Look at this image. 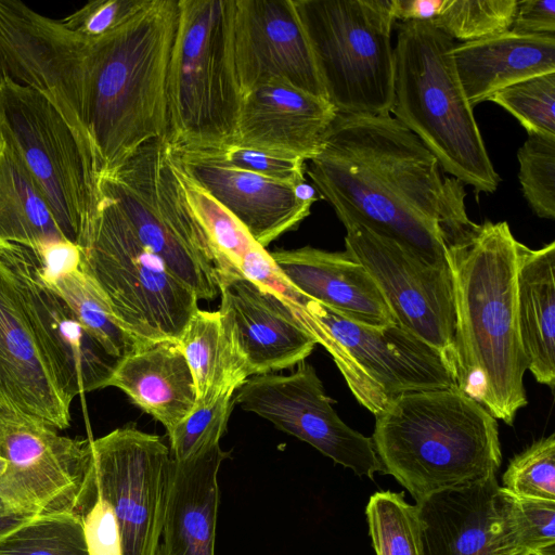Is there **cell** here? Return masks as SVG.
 Listing matches in <instances>:
<instances>
[{
    "label": "cell",
    "mask_w": 555,
    "mask_h": 555,
    "mask_svg": "<svg viewBox=\"0 0 555 555\" xmlns=\"http://www.w3.org/2000/svg\"><path fill=\"white\" fill-rule=\"evenodd\" d=\"M307 173L338 219L349 218L449 267L447 248L477 225L464 184L447 177L435 155L391 115L336 114Z\"/></svg>",
    "instance_id": "cell-1"
},
{
    "label": "cell",
    "mask_w": 555,
    "mask_h": 555,
    "mask_svg": "<svg viewBox=\"0 0 555 555\" xmlns=\"http://www.w3.org/2000/svg\"><path fill=\"white\" fill-rule=\"evenodd\" d=\"M519 245L506 221L487 220L447 248L456 385L507 425L527 404L528 360L517 322Z\"/></svg>",
    "instance_id": "cell-2"
},
{
    "label": "cell",
    "mask_w": 555,
    "mask_h": 555,
    "mask_svg": "<svg viewBox=\"0 0 555 555\" xmlns=\"http://www.w3.org/2000/svg\"><path fill=\"white\" fill-rule=\"evenodd\" d=\"M372 436L383 474L416 503L496 475L498 421L457 386L403 393L375 416Z\"/></svg>",
    "instance_id": "cell-3"
},
{
    "label": "cell",
    "mask_w": 555,
    "mask_h": 555,
    "mask_svg": "<svg viewBox=\"0 0 555 555\" xmlns=\"http://www.w3.org/2000/svg\"><path fill=\"white\" fill-rule=\"evenodd\" d=\"M178 17L179 0H147L121 27L99 38L100 80L82 127L99 179L143 144L165 139Z\"/></svg>",
    "instance_id": "cell-4"
},
{
    "label": "cell",
    "mask_w": 555,
    "mask_h": 555,
    "mask_svg": "<svg viewBox=\"0 0 555 555\" xmlns=\"http://www.w3.org/2000/svg\"><path fill=\"white\" fill-rule=\"evenodd\" d=\"M454 40L431 22H400L393 47V118L414 133L442 171L477 193L500 183L459 80Z\"/></svg>",
    "instance_id": "cell-5"
},
{
    "label": "cell",
    "mask_w": 555,
    "mask_h": 555,
    "mask_svg": "<svg viewBox=\"0 0 555 555\" xmlns=\"http://www.w3.org/2000/svg\"><path fill=\"white\" fill-rule=\"evenodd\" d=\"M235 0H179L167 76V131L175 152L233 143L243 94L233 53Z\"/></svg>",
    "instance_id": "cell-6"
},
{
    "label": "cell",
    "mask_w": 555,
    "mask_h": 555,
    "mask_svg": "<svg viewBox=\"0 0 555 555\" xmlns=\"http://www.w3.org/2000/svg\"><path fill=\"white\" fill-rule=\"evenodd\" d=\"M78 246L81 270L138 344L179 339L198 299L140 241L113 198L100 193L96 215Z\"/></svg>",
    "instance_id": "cell-7"
},
{
    "label": "cell",
    "mask_w": 555,
    "mask_h": 555,
    "mask_svg": "<svg viewBox=\"0 0 555 555\" xmlns=\"http://www.w3.org/2000/svg\"><path fill=\"white\" fill-rule=\"evenodd\" d=\"M327 101L337 114L390 115L392 0H294Z\"/></svg>",
    "instance_id": "cell-8"
},
{
    "label": "cell",
    "mask_w": 555,
    "mask_h": 555,
    "mask_svg": "<svg viewBox=\"0 0 555 555\" xmlns=\"http://www.w3.org/2000/svg\"><path fill=\"white\" fill-rule=\"evenodd\" d=\"M99 192L119 205L140 241L197 299L218 296L220 262L181 198L163 139L143 144L100 177Z\"/></svg>",
    "instance_id": "cell-9"
},
{
    "label": "cell",
    "mask_w": 555,
    "mask_h": 555,
    "mask_svg": "<svg viewBox=\"0 0 555 555\" xmlns=\"http://www.w3.org/2000/svg\"><path fill=\"white\" fill-rule=\"evenodd\" d=\"M0 135L12 146L64 237L76 245L100 202L93 158L56 107L37 90L0 80Z\"/></svg>",
    "instance_id": "cell-10"
},
{
    "label": "cell",
    "mask_w": 555,
    "mask_h": 555,
    "mask_svg": "<svg viewBox=\"0 0 555 555\" xmlns=\"http://www.w3.org/2000/svg\"><path fill=\"white\" fill-rule=\"evenodd\" d=\"M295 313L374 416L403 393L457 386L443 356L398 323H359L305 295Z\"/></svg>",
    "instance_id": "cell-11"
},
{
    "label": "cell",
    "mask_w": 555,
    "mask_h": 555,
    "mask_svg": "<svg viewBox=\"0 0 555 555\" xmlns=\"http://www.w3.org/2000/svg\"><path fill=\"white\" fill-rule=\"evenodd\" d=\"M72 400L33 314L14 244L0 245V417L60 430Z\"/></svg>",
    "instance_id": "cell-12"
},
{
    "label": "cell",
    "mask_w": 555,
    "mask_h": 555,
    "mask_svg": "<svg viewBox=\"0 0 555 555\" xmlns=\"http://www.w3.org/2000/svg\"><path fill=\"white\" fill-rule=\"evenodd\" d=\"M96 492L112 506L122 555H157L172 457L160 437L134 426L90 441Z\"/></svg>",
    "instance_id": "cell-13"
},
{
    "label": "cell",
    "mask_w": 555,
    "mask_h": 555,
    "mask_svg": "<svg viewBox=\"0 0 555 555\" xmlns=\"http://www.w3.org/2000/svg\"><path fill=\"white\" fill-rule=\"evenodd\" d=\"M346 251L374 280L396 322L438 350L455 377V308L449 267L431 266L362 223L339 219Z\"/></svg>",
    "instance_id": "cell-14"
},
{
    "label": "cell",
    "mask_w": 555,
    "mask_h": 555,
    "mask_svg": "<svg viewBox=\"0 0 555 555\" xmlns=\"http://www.w3.org/2000/svg\"><path fill=\"white\" fill-rule=\"evenodd\" d=\"M90 441L0 417V455L7 462L0 477L3 498L29 514H81L95 491Z\"/></svg>",
    "instance_id": "cell-15"
},
{
    "label": "cell",
    "mask_w": 555,
    "mask_h": 555,
    "mask_svg": "<svg viewBox=\"0 0 555 555\" xmlns=\"http://www.w3.org/2000/svg\"><path fill=\"white\" fill-rule=\"evenodd\" d=\"M234 393V403L243 410L311 444L357 476L373 479L374 474H383L372 439L338 416L311 364L304 361L288 375L250 376Z\"/></svg>",
    "instance_id": "cell-16"
},
{
    "label": "cell",
    "mask_w": 555,
    "mask_h": 555,
    "mask_svg": "<svg viewBox=\"0 0 555 555\" xmlns=\"http://www.w3.org/2000/svg\"><path fill=\"white\" fill-rule=\"evenodd\" d=\"M233 53L243 95L282 80L326 99L294 0H235Z\"/></svg>",
    "instance_id": "cell-17"
},
{
    "label": "cell",
    "mask_w": 555,
    "mask_h": 555,
    "mask_svg": "<svg viewBox=\"0 0 555 555\" xmlns=\"http://www.w3.org/2000/svg\"><path fill=\"white\" fill-rule=\"evenodd\" d=\"M219 294L224 333L248 377L293 367L313 351L317 341L274 292L231 273L219 278Z\"/></svg>",
    "instance_id": "cell-18"
},
{
    "label": "cell",
    "mask_w": 555,
    "mask_h": 555,
    "mask_svg": "<svg viewBox=\"0 0 555 555\" xmlns=\"http://www.w3.org/2000/svg\"><path fill=\"white\" fill-rule=\"evenodd\" d=\"M336 114L326 99L270 80L243 95L233 144L308 162Z\"/></svg>",
    "instance_id": "cell-19"
},
{
    "label": "cell",
    "mask_w": 555,
    "mask_h": 555,
    "mask_svg": "<svg viewBox=\"0 0 555 555\" xmlns=\"http://www.w3.org/2000/svg\"><path fill=\"white\" fill-rule=\"evenodd\" d=\"M14 249L33 314L66 395L73 401L77 395L107 387L119 359L102 347L44 283L34 251L17 244Z\"/></svg>",
    "instance_id": "cell-20"
},
{
    "label": "cell",
    "mask_w": 555,
    "mask_h": 555,
    "mask_svg": "<svg viewBox=\"0 0 555 555\" xmlns=\"http://www.w3.org/2000/svg\"><path fill=\"white\" fill-rule=\"evenodd\" d=\"M172 153L181 168L264 248L310 215L313 202L298 195V185L228 167L190 152Z\"/></svg>",
    "instance_id": "cell-21"
},
{
    "label": "cell",
    "mask_w": 555,
    "mask_h": 555,
    "mask_svg": "<svg viewBox=\"0 0 555 555\" xmlns=\"http://www.w3.org/2000/svg\"><path fill=\"white\" fill-rule=\"evenodd\" d=\"M286 280L305 296L359 323H397L365 268L345 251L311 246L270 253Z\"/></svg>",
    "instance_id": "cell-22"
},
{
    "label": "cell",
    "mask_w": 555,
    "mask_h": 555,
    "mask_svg": "<svg viewBox=\"0 0 555 555\" xmlns=\"http://www.w3.org/2000/svg\"><path fill=\"white\" fill-rule=\"evenodd\" d=\"M227 456L218 443L184 461L172 460L157 555H215L218 473Z\"/></svg>",
    "instance_id": "cell-23"
},
{
    "label": "cell",
    "mask_w": 555,
    "mask_h": 555,
    "mask_svg": "<svg viewBox=\"0 0 555 555\" xmlns=\"http://www.w3.org/2000/svg\"><path fill=\"white\" fill-rule=\"evenodd\" d=\"M496 476L444 490L416 503L422 555H506L498 539Z\"/></svg>",
    "instance_id": "cell-24"
},
{
    "label": "cell",
    "mask_w": 555,
    "mask_h": 555,
    "mask_svg": "<svg viewBox=\"0 0 555 555\" xmlns=\"http://www.w3.org/2000/svg\"><path fill=\"white\" fill-rule=\"evenodd\" d=\"M108 386L124 391L167 434L196 408L193 376L176 339L138 344L118 360Z\"/></svg>",
    "instance_id": "cell-25"
},
{
    "label": "cell",
    "mask_w": 555,
    "mask_h": 555,
    "mask_svg": "<svg viewBox=\"0 0 555 555\" xmlns=\"http://www.w3.org/2000/svg\"><path fill=\"white\" fill-rule=\"evenodd\" d=\"M452 57L466 99L474 107L511 85L555 72V35L508 30L454 44Z\"/></svg>",
    "instance_id": "cell-26"
},
{
    "label": "cell",
    "mask_w": 555,
    "mask_h": 555,
    "mask_svg": "<svg viewBox=\"0 0 555 555\" xmlns=\"http://www.w3.org/2000/svg\"><path fill=\"white\" fill-rule=\"evenodd\" d=\"M517 322L528 369L540 384L555 385V242L539 249L519 245Z\"/></svg>",
    "instance_id": "cell-27"
},
{
    "label": "cell",
    "mask_w": 555,
    "mask_h": 555,
    "mask_svg": "<svg viewBox=\"0 0 555 555\" xmlns=\"http://www.w3.org/2000/svg\"><path fill=\"white\" fill-rule=\"evenodd\" d=\"M68 242L48 204L12 146L0 135V245L38 251Z\"/></svg>",
    "instance_id": "cell-28"
},
{
    "label": "cell",
    "mask_w": 555,
    "mask_h": 555,
    "mask_svg": "<svg viewBox=\"0 0 555 555\" xmlns=\"http://www.w3.org/2000/svg\"><path fill=\"white\" fill-rule=\"evenodd\" d=\"M178 343L193 376L196 405H209L234 393L248 378L224 333L218 311L197 309Z\"/></svg>",
    "instance_id": "cell-29"
},
{
    "label": "cell",
    "mask_w": 555,
    "mask_h": 555,
    "mask_svg": "<svg viewBox=\"0 0 555 555\" xmlns=\"http://www.w3.org/2000/svg\"><path fill=\"white\" fill-rule=\"evenodd\" d=\"M169 146V145H168ZM172 173L185 206L203 230L220 262L221 275L241 274L260 246L241 222L179 165L170 150Z\"/></svg>",
    "instance_id": "cell-30"
},
{
    "label": "cell",
    "mask_w": 555,
    "mask_h": 555,
    "mask_svg": "<svg viewBox=\"0 0 555 555\" xmlns=\"http://www.w3.org/2000/svg\"><path fill=\"white\" fill-rule=\"evenodd\" d=\"M495 530L506 555H555V501L520 496L499 487Z\"/></svg>",
    "instance_id": "cell-31"
},
{
    "label": "cell",
    "mask_w": 555,
    "mask_h": 555,
    "mask_svg": "<svg viewBox=\"0 0 555 555\" xmlns=\"http://www.w3.org/2000/svg\"><path fill=\"white\" fill-rule=\"evenodd\" d=\"M44 283L63 298L111 356L120 359L138 345L119 325L103 294L80 267Z\"/></svg>",
    "instance_id": "cell-32"
},
{
    "label": "cell",
    "mask_w": 555,
    "mask_h": 555,
    "mask_svg": "<svg viewBox=\"0 0 555 555\" xmlns=\"http://www.w3.org/2000/svg\"><path fill=\"white\" fill-rule=\"evenodd\" d=\"M0 555H90L76 512L38 515L0 538Z\"/></svg>",
    "instance_id": "cell-33"
},
{
    "label": "cell",
    "mask_w": 555,
    "mask_h": 555,
    "mask_svg": "<svg viewBox=\"0 0 555 555\" xmlns=\"http://www.w3.org/2000/svg\"><path fill=\"white\" fill-rule=\"evenodd\" d=\"M365 515L376 555H422L418 505L408 503L403 492H375Z\"/></svg>",
    "instance_id": "cell-34"
},
{
    "label": "cell",
    "mask_w": 555,
    "mask_h": 555,
    "mask_svg": "<svg viewBox=\"0 0 555 555\" xmlns=\"http://www.w3.org/2000/svg\"><path fill=\"white\" fill-rule=\"evenodd\" d=\"M518 0H446L431 23L453 40L463 42L511 29Z\"/></svg>",
    "instance_id": "cell-35"
},
{
    "label": "cell",
    "mask_w": 555,
    "mask_h": 555,
    "mask_svg": "<svg viewBox=\"0 0 555 555\" xmlns=\"http://www.w3.org/2000/svg\"><path fill=\"white\" fill-rule=\"evenodd\" d=\"M489 101L512 114L528 133L555 137V72L511 85Z\"/></svg>",
    "instance_id": "cell-36"
},
{
    "label": "cell",
    "mask_w": 555,
    "mask_h": 555,
    "mask_svg": "<svg viewBox=\"0 0 555 555\" xmlns=\"http://www.w3.org/2000/svg\"><path fill=\"white\" fill-rule=\"evenodd\" d=\"M525 199L540 218H555V137L528 133L517 152Z\"/></svg>",
    "instance_id": "cell-37"
},
{
    "label": "cell",
    "mask_w": 555,
    "mask_h": 555,
    "mask_svg": "<svg viewBox=\"0 0 555 555\" xmlns=\"http://www.w3.org/2000/svg\"><path fill=\"white\" fill-rule=\"evenodd\" d=\"M504 489L532 499L555 501V434L516 454L503 474Z\"/></svg>",
    "instance_id": "cell-38"
},
{
    "label": "cell",
    "mask_w": 555,
    "mask_h": 555,
    "mask_svg": "<svg viewBox=\"0 0 555 555\" xmlns=\"http://www.w3.org/2000/svg\"><path fill=\"white\" fill-rule=\"evenodd\" d=\"M233 395L223 396L209 405H196L168 433L172 460L184 461L220 443L233 410Z\"/></svg>",
    "instance_id": "cell-39"
},
{
    "label": "cell",
    "mask_w": 555,
    "mask_h": 555,
    "mask_svg": "<svg viewBox=\"0 0 555 555\" xmlns=\"http://www.w3.org/2000/svg\"><path fill=\"white\" fill-rule=\"evenodd\" d=\"M180 152H190L228 167L257 173L295 186L306 182L304 176L306 162L299 158L280 156L233 143Z\"/></svg>",
    "instance_id": "cell-40"
},
{
    "label": "cell",
    "mask_w": 555,
    "mask_h": 555,
    "mask_svg": "<svg viewBox=\"0 0 555 555\" xmlns=\"http://www.w3.org/2000/svg\"><path fill=\"white\" fill-rule=\"evenodd\" d=\"M147 0H93L61 20L69 30L90 38H102L121 27Z\"/></svg>",
    "instance_id": "cell-41"
},
{
    "label": "cell",
    "mask_w": 555,
    "mask_h": 555,
    "mask_svg": "<svg viewBox=\"0 0 555 555\" xmlns=\"http://www.w3.org/2000/svg\"><path fill=\"white\" fill-rule=\"evenodd\" d=\"M85 539L90 555H122L118 522L109 503L98 492L81 514Z\"/></svg>",
    "instance_id": "cell-42"
},
{
    "label": "cell",
    "mask_w": 555,
    "mask_h": 555,
    "mask_svg": "<svg viewBox=\"0 0 555 555\" xmlns=\"http://www.w3.org/2000/svg\"><path fill=\"white\" fill-rule=\"evenodd\" d=\"M509 30L521 35H555V0L517 1Z\"/></svg>",
    "instance_id": "cell-43"
},
{
    "label": "cell",
    "mask_w": 555,
    "mask_h": 555,
    "mask_svg": "<svg viewBox=\"0 0 555 555\" xmlns=\"http://www.w3.org/2000/svg\"><path fill=\"white\" fill-rule=\"evenodd\" d=\"M34 254L38 261L39 273L44 282H50L63 273L80 267V248L70 242H56L34 251Z\"/></svg>",
    "instance_id": "cell-44"
},
{
    "label": "cell",
    "mask_w": 555,
    "mask_h": 555,
    "mask_svg": "<svg viewBox=\"0 0 555 555\" xmlns=\"http://www.w3.org/2000/svg\"><path fill=\"white\" fill-rule=\"evenodd\" d=\"M446 0H392L395 20L431 22L442 10Z\"/></svg>",
    "instance_id": "cell-45"
},
{
    "label": "cell",
    "mask_w": 555,
    "mask_h": 555,
    "mask_svg": "<svg viewBox=\"0 0 555 555\" xmlns=\"http://www.w3.org/2000/svg\"><path fill=\"white\" fill-rule=\"evenodd\" d=\"M7 462L0 455V477L5 473ZM38 516L17 509L11 505L0 491V538Z\"/></svg>",
    "instance_id": "cell-46"
}]
</instances>
